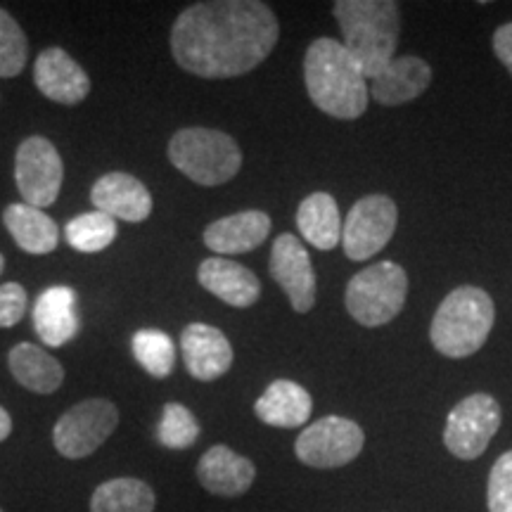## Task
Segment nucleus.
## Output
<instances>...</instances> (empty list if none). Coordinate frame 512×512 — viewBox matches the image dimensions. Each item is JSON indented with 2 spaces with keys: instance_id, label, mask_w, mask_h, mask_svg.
<instances>
[{
  "instance_id": "9d476101",
  "label": "nucleus",
  "mask_w": 512,
  "mask_h": 512,
  "mask_svg": "<svg viewBox=\"0 0 512 512\" xmlns=\"http://www.w3.org/2000/svg\"><path fill=\"white\" fill-rule=\"evenodd\" d=\"M64 181V164L55 143L43 136L22 140L15 155V183L24 204L46 209L57 202Z\"/></svg>"
},
{
  "instance_id": "72a5a7b5",
  "label": "nucleus",
  "mask_w": 512,
  "mask_h": 512,
  "mask_svg": "<svg viewBox=\"0 0 512 512\" xmlns=\"http://www.w3.org/2000/svg\"><path fill=\"white\" fill-rule=\"evenodd\" d=\"M3 268H5V259H3V254H0V275H3Z\"/></svg>"
},
{
  "instance_id": "423d86ee",
  "label": "nucleus",
  "mask_w": 512,
  "mask_h": 512,
  "mask_svg": "<svg viewBox=\"0 0 512 512\" xmlns=\"http://www.w3.org/2000/svg\"><path fill=\"white\" fill-rule=\"evenodd\" d=\"M406 294V271L394 261H377L349 280L344 304L351 318L363 328H380L399 316L406 304Z\"/></svg>"
},
{
  "instance_id": "7c9ffc66",
  "label": "nucleus",
  "mask_w": 512,
  "mask_h": 512,
  "mask_svg": "<svg viewBox=\"0 0 512 512\" xmlns=\"http://www.w3.org/2000/svg\"><path fill=\"white\" fill-rule=\"evenodd\" d=\"M29 306V294L19 283L0 285V328H15Z\"/></svg>"
},
{
  "instance_id": "a878e982",
  "label": "nucleus",
  "mask_w": 512,
  "mask_h": 512,
  "mask_svg": "<svg viewBox=\"0 0 512 512\" xmlns=\"http://www.w3.org/2000/svg\"><path fill=\"white\" fill-rule=\"evenodd\" d=\"M114 238H117V221L98 209L79 214L64 226L67 245L81 254H98L110 247Z\"/></svg>"
},
{
  "instance_id": "b1692460",
  "label": "nucleus",
  "mask_w": 512,
  "mask_h": 512,
  "mask_svg": "<svg viewBox=\"0 0 512 512\" xmlns=\"http://www.w3.org/2000/svg\"><path fill=\"white\" fill-rule=\"evenodd\" d=\"M297 228L302 238L320 252H330L342 240V216L335 197L328 192H313L299 204Z\"/></svg>"
},
{
  "instance_id": "6ab92c4d",
  "label": "nucleus",
  "mask_w": 512,
  "mask_h": 512,
  "mask_svg": "<svg viewBox=\"0 0 512 512\" xmlns=\"http://www.w3.org/2000/svg\"><path fill=\"white\" fill-rule=\"evenodd\" d=\"M268 233H271V216L266 211L247 209L209 223L204 230V245L223 256L245 254L264 245Z\"/></svg>"
},
{
  "instance_id": "f8f14e48",
  "label": "nucleus",
  "mask_w": 512,
  "mask_h": 512,
  "mask_svg": "<svg viewBox=\"0 0 512 512\" xmlns=\"http://www.w3.org/2000/svg\"><path fill=\"white\" fill-rule=\"evenodd\" d=\"M271 278L287 294L292 309L297 313H309L316 304V271L311 256L302 240L292 233H283L273 240L271 259H268Z\"/></svg>"
},
{
  "instance_id": "f3484780",
  "label": "nucleus",
  "mask_w": 512,
  "mask_h": 512,
  "mask_svg": "<svg viewBox=\"0 0 512 512\" xmlns=\"http://www.w3.org/2000/svg\"><path fill=\"white\" fill-rule=\"evenodd\" d=\"M432 83V67L422 57L399 55L368 81L370 98L384 107L418 100Z\"/></svg>"
},
{
  "instance_id": "412c9836",
  "label": "nucleus",
  "mask_w": 512,
  "mask_h": 512,
  "mask_svg": "<svg viewBox=\"0 0 512 512\" xmlns=\"http://www.w3.org/2000/svg\"><path fill=\"white\" fill-rule=\"evenodd\" d=\"M313 399L302 384L292 380H275L254 403V413L264 425L294 430L304 427L311 418Z\"/></svg>"
},
{
  "instance_id": "39448f33",
  "label": "nucleus",
  "mask_w": 512,
  "mask_h": 512,
  "mask_svg": "<svg viewBox=\"0 0 512 512\" xmlns=\"http://www.w3.org/2000/svg\"><path fill=\"white\" fill-rule=\"evenodd\" d=\"M169 162L185 178L204 188L233 181L242 169V150L233 136L219 128H181L169 140Z\"/></svg>"
},
{
  "instance_id": "ddd939ff",
  "label": "nucleus",
  "mask_w": 512,
  "mask_h": 512,
  "mask_svg": "<svg viewBox=\"0 0 512 512\" xmlns=\"http://www.w3.org/2000/svg\"><path fill=\"white\" fill-rule=\"evenodd\" d=\"M36 88L57 105H79L91 93V76L64 48H46L34 64Z\"/></svg>"
},
{
  "instance_id": "cd10ccee",
  "label": "nucleus",
  "mask_w": 512,
  "mask_h": 512,
  "mask_svg": "<svg viewBox=\"0 0 512 512\" xmlns=\"http://www.w3.org/2000/svg\"><path fill=\"white\" fill-rule=\"evenodd\" d=\"M200 422H197L195 413L190 411L183 403H166L162 418H159L157 425V441L164 448H171V451H185L200 439Z\"/></svg>"
},
{
  "instance_id": "dca6fc26",
  "label": "nucleus",
  "mask_w": 512,
  "mask_h": 512,
  "mask_svg": "<svg viewBox=\"0 0 512 512\" xmlns=\"http://www.w3.org/2000/svg\"><path fill=\"white\" fill-rule=\"evenodd\" d=\"M256 465L226 444L211 446L197 463V482L211 496L238 498L252 489Z\"/></svg>"
},
{
  "instance_id": "aec40b11",
  "label": "nucleus",
  "mask_w": 512,
  "mask_h": 512,
  "mask_svg": "<svg viewBox=\"0 0 512 512\" xmlns=\"http://www.w3.org/2000/svg\"><path fill=\"white\" fill-rule=\"evenodd\" d=\"M34 328L46 347H64L79 332L76 292L67 285L48 287L34 304Z\"/></svg>"
},
{
  "instance_id": "7ed1b4c3",
  "label": "nucleus",
  "mask_w": 512,
  "mask_h": 512,
  "mask_svg": "<svg viewBox=\"0 0 512 512\" xmlns=\"http://www.w3.org/2000/svg\"><path fill=\"white\" fill-rule=\"evenodd\" d=\"M399 10L392 0H337L332 5L344 48L356 57L368 81L375 79L396 57Z\"/></svg>"
},
{
  "instance_id": "f03ea898",
  "label": "nucleus",
  "mask_w": 512,
  "mask_h": 512,
  "mask_svg": "<svg viewBox=\"0 0 512 512\" xmlns=\"http://www.w3.org/2000/svg\"><path fill=\"white\" fill-rule=\"evenodd\" d=\"M304 83L313 105L335 119H358L368 110V76L335 38H316L304 55Z\"/></svg>"
},
{
  "instance_id": "393cba45",
  "label": "nucleus",
  "mask_w": 512,
  "mask_h": 512,
  "mask_svg": "<svg viewBox=\"0 0 512 512\" xmlns=\"http://www.w3.org/2000/svg\"><path fill=\"white\" fill-rule=\"evenodd\" d=\"M155 508L152 486L136 477L107 479L91 496V512H155Z\"/></svg>"
},
{
  "instance_id": "20e7f679",
  "label": "nucleus",
  "mask_w": 512,
  "mask_h": 512,
  "mask_svg": "<svg viewBox=\"0 0 512 512\" xmlns=\"http://www.w3.org/2000/svg\"><path fill=\"white\" fill-rule=\"evenodd\" d=\"M494 299L472 285L446 294L432 318L430 339L434 349L448 358H467L484 347L494 330Z\"/></svg>"
},
{
  "instance_id": "c85d7f7f",
  "label": "nucleus",
  "mask_w": 512,
  "mask_h": 512,
  "mask_svg": "<svg viewBox=\"0 0 512 512\" xmlns=\"http://www.w3.org/2000/svg\"><path fill=\"white\" fill-rule=\"evenodd\" d=\"M29 60V41L17 19L0 8V79H15Z\"/></svg>"
},
{
  "instance_id": "4be33fe9",
  "label": "nucleus",
  "mask_w": 512,
  "mask_h": 512,
  "mask_svg": "<svg viewBox=\"0 0 512 512\" xmlns=\"http://www.w3.org/2000/svg\"><path fill=\"white\" fill-rule=\"evenodd\" d=\"M3 223L15 245L27 254L46 256L60 245V230H57L55 219H50L46 211L31 207V204H8L3 211Z\"/></svg>"
},
{
  "instance_id": "473e14b6",
  "label": "nucleus",
  "mask_w": 512,
  "mask_h": 512,
  "mask_svg": "<svg viewBox=\"0 0 512 512\" xmlns=\"http://www.w3.org/2000/svg\"><path fill=\"white\" fill-rule=\"evenodd\" d=\"M10 434H12V418H10V413L0 406V444H3Z\"/></svg>"
},
{
  "instance_id": "2eb2a0df",
  "label": "nucleus",
  "mask_w": 512,
  "mask_h": 512,
  "mask_svg": "<svg viewBox=\"0 0 512 512\" xmlns=\"http://www.w3.org/2000/svg\"><path fill=\"white\" fill-rule=\"evenodd\" d=\"M93 207L102 214L112 216L114 221L143 223L152 214V195L143 181L124 171H110L100 176L91 188Z\"/></svg>"
},
{
  "instance_id": "f704fd0d",
  "label": "nucleus",
  "mask_w": 512,
  "mask_h": 512,
  "mask_svg": "<svg viewBox=\"0 0 512 512\" xmlns=\"http://www.w3.org/2000/svg\"><path fill=\"white\" fill-rule=\"evenodd\" d=\"M0 512H5V510H3V508H0Z\"/></svg>"
},
{
  "instance_id": "a211bd4d",
  "label": "nucleus",
  "mask_w": 512,
  "mask_h": 512,
  "mask_svg": "<svg viewBox=\"0 0 512 512\" xmlns=\"http://www.w3.org/2000/svg\"><path fill=\"white\" fill-rule=\"evenodd\" d=\"M197 280L204 290L233 309H249L261 297L259 278L238 261L223 256L204 259L197 268Z\"/></svg>"
},
{
  "instance_id": "9b49d317",
  "label": "nucleus",
  "mask_w": 512,
  "mask_h": 512,
  "mask_svg": "<svg viewBox=\"0 0 512 512\" xmlns=\"http://www.w3.org/2000/svg\"><path fill=\"white\" fill-rule=\"evenodd\" d=\"M399 209L392 197L368 195L349 209L342 226V247L351 261H368L394 238Z\"/></svg>"
},
{
  "instance_id": "c756f323",
  "label": "nucleus",
  "mask_w": 512,
  "mask_h": 512,
  "mask_svg": "<svg viewBox=\"0 0 512 512\" xmlns=\"http://www.w3.org/2000/svg\"><path fill=\"white\" fill-rule=\"evenodd\" d=\"M486 505L489 512H512V451H505L491 467Z\"/></svg>"
},
{
  "instance_id": "f257e3e1",
  "label": "nucleus",
  "mask_w": 512,
  "mask_h": 512,
  "mask_svg": "<svg viewBox=\"0 0 512 512\" xmlns=\"http://www.w3.org/2000/svg\"><path fill=\"white\" fill-rule=\"evenodd\" d=\"M280 38L275 12L259 0H207L185 8L171 29L178 67L200 79H235L273 53Z\"/></svg>"
},
{
  "instance_id": "6e6552de",
  "label": "nucleus",
  "mask_w": 512,
  "mask_h": 512,
  "mask_svg": "<svg viewBox=\"0 0 512 512\" xmlns=\"http://www.w3.org/2000/svg\"><path fill=\"white\" fill-rule=\"evenodd\" d=\"M363 444H366V434L358 422L339 418V415H325L304 427L294 444V453L313 470H335L361 456Z\"/></svg>"
},
{
  "instance_id": "2f4dec72",
  "label": "nucleus",
  "mask_w": 512,
  "mask_h": 512,
  "mask_svg": "<svg viewBox=\"0 0 512 512\" xmlns=\"http://www.w3.org/2000/svg\"><path fill=\"white\" fill-rule=\"evenodd\" d=\"M491 46H494V55L503 62V67L508 69V74L512 76V22L496 29Z\"/></svg>"
},
{
  "instance_id": "4468645a",
  "label": "nucleus",
  "mask_w": 512,
  "mask_h": 512,
  "mask_svg": "<svg viewBox=\"0 0 512 512\" xmlns=\"http://www.w3.org/2000/svg\"><path fill=\"white\" fill-rule=\"evenodd\" d=\"M181 351L188 373L200 382L219 380L233 366V347L214 325H185L181 332Z\"/></svg>"
},
{
  "instance_id": "1a4fd4ad",
  "label": "nucleus",
  "mask_w": 512,
  "mask_h": 512,
  "mask_svg": "<svg viewBox=\"0 0 512 512\" xmlns=\"http://www.w3.org/2000/svg\"><path fill=\"white\" fill-rule=\"evenodd\" d=\"M501 406L491 394H470L448 413L444 427V444L448 453L460 460H477L484 456L491 439L501 427Z\"/></svg>"
},
{
  "instance_id": "bb28decb",
  "label": "nucleus",
  "mask_w": 512,
  "mask_h": 512,
  "mask_svg": "<svg viewBox=\"0 0 512 512\" xmlns=\"http://www.w3.org/2000/svg\"><path fill=\"white\" fill-rule=\"evenodd\" d=\"M131 351L138 366L150 377H155V380H166V377L174 373L176 347L174 339L166 335V332L138 330L131 339Z\"/></svg>"
},
{
  "instance_id": "0eeeda50",
  "label": "nucleus",
  "mask_w": 512,
  "mask_h": 512,
  "mask_svg": "<svg viewBox=\"0 0 512 512\" xmlns=\"http://www.w3.org/2000/svg\"><path fill=\"white\" fill-rule=\"evenodd\" d=\"M119 425V408L110 399H86L60 415L53 427V444L62 458L93 456Z\"/></svg>"
},
{
  "instance_id": "5701e85b",
  "label": "nucleus",
  "mask_w": 512,
  "mask_h": 512,
  "mask_svg": "<svg viewBox=\"0 0 512 512\" xmlns=\"http://www.w3.org/2000/svg\"><path fill=\"white\" fill-rule=\"evenodd\" d=\"M10 373L34 394H55L64 382V368L53 354L31 342H19L8 356Z\"/></svg>"
}]
</instances>
